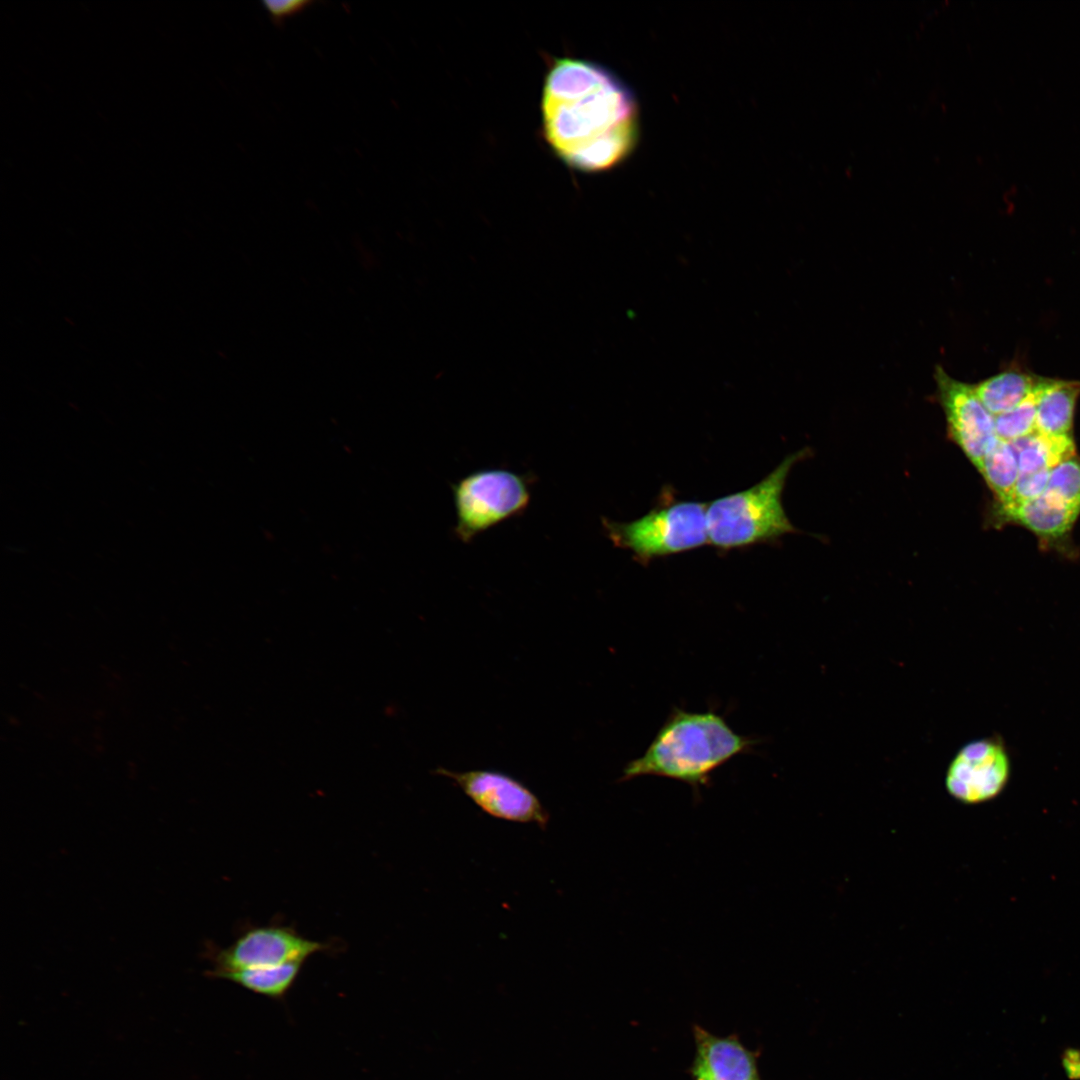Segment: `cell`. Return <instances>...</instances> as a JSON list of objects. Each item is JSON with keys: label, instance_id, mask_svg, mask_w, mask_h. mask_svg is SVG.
I'll use <instances>...</instances> for the list:
<instances>
[{"label": "cell", "instance_id": "2e32d148", "mask_svg": "<svg viewBox=\"0 0 1080 1080\" xmlns=\"http://www.w3.org/2000/svg\"><path fill=\"white\" fill-rule=\"evenodd\" d=\"M977 470L992 491L995 498L994 504L1006 503L1020 475L1012 444L999 440Z\"/></svg>", "mask_w": 1080, "mask_h": 1080}, {"label": "cell", "instance_id": "5bb4252c", "mask_svg": "<svg viewBox=\"0 0 1080 1080\" xmlns=\"http://www.w3.org/2000/svg\"><path fill=\"white\" fill-rule=\"evenodd\" d=\"M1020 473L1052 470L1064 460L1076 455L1072 435L1051 436L1038 432L1011 442Z\"/></svg>", "mask_w": 1080, "mask_h": 1080}, {"label": "cell", "instance_id": "e0dca14e", "mask_svg": "<svg viewBox=\"0 0 1080 1080\" xmlns=\"http://www.w3.org/2000/svg\"><path fill=\"white\" fill-rule=\"evenodd\" d=\"M1038 387L1012 410L995 417V432L999 440L1014 442L1036 432Z\"/></svg>", "mask_w": 1080, "mask_h": 1080}, {"label": "cell", "instance_id": "7c38bea8", "mask_svg": "<svg viewBox=\"0 0 1080 1080\" xmlns=\"http://www.w3.org/2000/svg\"><path fill=\"white\" fill-rule=\"evenodd\" d=\"M1080 395V382L1046 379L1041 383L1036 411V432L1072 435L1074 412Z\"/></svg>", "mask_w": 1080, "mask_h": 1080}, {"label": "cell", "instance_id": "ffe728a7", "mask_svg": "<svg viewBox=\"0 0 1080 1080\" xmlns=\"http://www.w3.org/2000/svg\"><path fill=\"white\" fill-rule=\"evenodd\" d=\"M313 2L308 0L265 1L263 5L275 25L307 9Z\"/></svg>", "mask_w": 1080, "mask_h": 1080}, {"label": "cell", "instance_id": "30bf717a", "mask_svg": "<svg viewBox=\"0 0 1080 1080\" xmlns=\"http://www.w3.org/2000/svg\"><path fill=\"white\" fill-rule=\"evenodd\" d=\"M1079 515L1080 509L1068 506L1046 492L1017 505H993L991 509V520L995 525H1021L1030 530L1042 546L1062 551L1070 546L1071 531Z\"/></svg>", "mask_w": 1080, "mask_h": 1080}, {"label": "cell", "instance_id": "44dd1931", "mask_svg": "<svg viewBox=\"0 0 1080 1080\" xmlns=\"http://www.w3.org/2000/svg\"><path fill=\"white\" fill-rule=\"evenodd\" d=\"M690 1072H691L693 1080H711L704 1073V1071L697 1064H695L694 1062H693V1064L691 1066Z\"/></svg>", "mask_w": 1080, "mask_h": 1080}, {"label": "cell", "instance_id": "ac0fdd59", "mask_svg": "<svg viewBox=\"0 0 1080 1080\" xmlns=\"http://www.w3.org/2000/svg\"><path fill=\"white\" fill-rule=\"evenodd\" d=\"M1045 492L1068 506L1080 509V458L1077 455L1052 469Z\"/></svg>", "mask_w": 1080, "mask_h": 1080}, {"label": "cell", "instance_id": "6da1fadb", "mask_svg": "<svg viewBox=\"0 0 1080 1080\" xmlns=\"http://www.w3.org/2000/svg\"><path fill=\"white\" fill-rule=\"evenodd\" d=\"M540 107L545 142L574 170L613 168L637 143L638 113L630 91L592 61L556 58L545 76Z\"/></svg>", "mask_w": 1080, "mask_h": 1080}, {"label": "cell", "instance_id": "4fadbf2b", "mask_svg": "<svg viewBox=\"0 0 1080 1080\" xmlns=\"http://www.w3.org/2000/svg\"><path fill=\"white\" fill-rule=\"evenodd\" d=\"M1041 380V377L1018 370H1007L974 385V388L985 408L993 416H997L1019 405L1038 387Z\"/></svg>", "mask_w": 1080, "mask_h": 1080}, {"label": "cell", "instance_id": "5b68a950", "mask_svg": "<svg viewBox=\"0 0 1080 1080\" xmlns=\"http://www.w3.org/2000/svg\"><path fill=\"white\" fill-rule=\"evenodd\" d=\"M455 535L468 543L499 523L523 513L530 502L529 479L506 469H481L451 485Z\"/></svg>", "mask_w": 1080, "mask_h": 1080}, {"label": "cell", "instance_id": "277c9868", "mask_svg": "<svg viewBox=\"0 0 1080 1080\" xmlns=\"http://www.w3.org/2000/svg\"><path fill=\"white\" fill-rule=\"evenodd\" d=\"M706 511L707 503L677 500L665 489L658 503L640 518L629 522L603 518L602 525L616 547L647 565L708 544Z\"/></svg>", "mask_w": 1080, "mask_h": 1080}, {"label": "cell", "instance_id": "ba28073f", "mask_svg": "<svg viewBox=\"0 0 1080 1080\" xmlns=\"http://www.w3.org/2000/svg\"><path fill=\"white\" fill-rule=\"evenodd\" d=\"M328 949L327 943L306 938L287 926H256L214 953L211 972L304 962L311 955Z\"/></svg>", "mask_w": 1080, "mask_h": 1080}, {"label": "cell", "instance_id": "3957f363", "mask_svg": "<svg viewBox=\"0 0 1080 1080\" xmlns=\"http://www.w3.org/2000/svg\"><path fill=\"white\" fill-rule=\"evenodd\" d=\"M808 453L805 448L790 454L755 485L707 503L709 544L724 552L798 532L786 515L782 494L791 468Z\"/></svg>", "mask_w": 1080, "mask_h": 1080}, {"label": "cell", "instance_id": "8fae6325", "mask_svg": "<svg viewBox=\"0 0 1080 1080\" xmlns=\"http://www.w3.org/2000/svg\"><path fill=\"white\" fill-rule=\"evenodd\" d=\"M693 1036L694 1063L711 1080H761L757 1064L759 1053L744 1046L737 1035L720 1037L694 1025Z\"/></svg>", "mask_w": 1080, "mask_h": 1080}, {"label": "cell", "instance_id": "8992f818", "mask_svg": "<svg viewBox=\"0 0 1080 1080\" xmlns=\"http://www.w3.org/2000/svg\"><path fill=\"white\" fill-rule=\"evenodd\" d=\"M935 380L948 436L978 469L999 441L995 417L978 398L974 385L952 378L941 366L935 369Z\"/></svg>", "mask_w": 1080, "mask_h": 1080}, {"label": "cell", "instance_id": "9a60e30c", "mask_svg": "<svg viewBox=\"0 0 1080 1080\" xmlns=\"http://www.w3.org/2000/svg\"><path fill=\"white\" fill-rule=\"evenodd\" d=\"M303 963L210 972V975L232 981L256 994L281 998L295 982Z\"/></svg>", "mask_w": 1080, "mask_h": 1080}, {"label": "cell", "instance_id": "7a4b0ae2", "mask_svg": "<svg viewBox=\"0 0 1080 1080\" xmlns=\"http://www.w3.org/2000/svg\"><path fill=\"white\" fill-rule=\"evenodd\" d=\"M756 742L736 733L714 711L674 708L645 752L625 766L621 779L660 776L684 782L698 791L710 782L713 771L735 756L750 752Z\"/></svg>", "mask_w": 1080, "mask_h": 1080}, {"label": "cell", "instance_id": "52a82bcc", "mask_svg": "<svg viewBox=\"0 0 1080 1080\" xmlns=\"http://www.w3.org/2000/svg\"><path fill=\"white\" fill-rule=\"evenodd\" d=\"M1011 761L999 739L973 740L960 748L946 771L948 793L965 804H979L996 798L1006 787Z\"/></svg>", "mask_w": 1080, "mask_h": 1080}, {"label": "cell", "instance_id": "d6986e66", "mask_svg": "<svg viewBox=\"0 0 1080 1080\" xmlns=\"http://www.w3.org/2000/svg\"><path fill=\"white\" fill-rule=\"evenodd\" d=\"M1051 471L1020 473L1008 501L1004 504L993 503V505H1017L1041 496L1047 489Z\"/></svg>", "mask_w": 1080, "mask_h": 1080}, {"label": "cell", "instance_id": "9c48e42d", "mask_svg": "<svg viewBox=\"0 0 1080 1080\" xmlns=\"http://www.w3.org/2000/svg\"><path fill=\"white\" fill-rule=\"evenodd\" d=\"M436 773L451 779L484 812L495 818L536 823L545 829L549 813L538 797L515 778L497 771L455 772L438 768Z\"/></svg>", "mask_w": 1080, "mask_h": 1080}]
</instances>
